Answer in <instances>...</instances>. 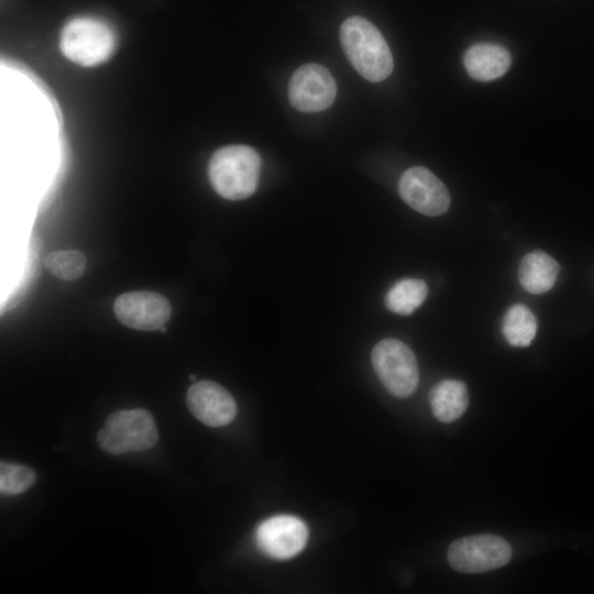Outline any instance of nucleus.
Wrapping results in <instances>:
<instances>
[{
    "instance_id": "423d86ee",
    "label": "nucleus",
    "mask_w": 594,
    "mask_h": 594,
    "mask_svg": "<svg viewBox=\"0 0 594 594\" xmlns=\"http://www.w3.org/2000/svg\"><path fill=\"white\" fill-rule=\"evenodd\" d=\"M512 553V547L502 537L476 535L453 541L447 557L451 568L459 572L481 573L504 566Z\"/></svg>"
},
{
    "instance_id": "f3484780",
    "label": "nucleus",
    "mask_w": 594,
    "mask_h": 594,
    "mask_svg": "<svg viewBox=\"0 0 594 594\" xmlns=\"http://www.w3.org/2000/svg\"><path fill=\"white\" fill-rule=\"evenodd\" d=\"M44 266L52 275L73 280L82 275L86 268V257L79 251H57L46 255Z\"/></svg>"
},
{
    "instance_id": "ddd939ff",
    "label": "nucleus",
    "mask_w": 594,
    "mask_h": 594,
    "mask_svg": "<svg viewBox=\"0 0 594 594\" xmlns=\"http://www.w3.org/2000/svg\"><path fill=\"white\" fill-rule=\"evenodd\" d=\"M558 262L541 250L526 254L518 267V280L522 288L534 295L550 290L557 280Z\"/></svg>"
},
{
    "instance_id": "39448f33",
    "label": "nucleus",
    "mask_w": 594,
    "mask_h": 594,
    "mask_svg": "<svg viewBox=\"0 0 594 594\" xmlns=\"http://www.w3.org/2000/svg\"><path fill=\"white\" fill-rule=\"evenodd\" d=\"M371 359L380 381L393 396L406 398L416 391L418 363L407 344L393 338L381 340L373 348Z\"/></svg>"
},
{
    "instance_id": "a211bd4d",
    "label": "nucleus",
    "mask_w": 594,
    "mask_h": 594,
    "mask_svg": "<svg viewBox=\"0 0 594 594\" xmlns=\"http://www.w3.org/2000/svg\"><path fill=\"white\" fill-rule=\"evenodd\" d=\"M35 472L23 464L1 461L0 463V492L12 496L28 491L35 482Z\"/></svg>"
},
{
    "instance_id": "f03ea898",
    "label": "nucleus",
    "mask_w": 594,
    "mask_h": 594,
    "mask_svg": "<svg viewBox=\"0 0 594 594\" xmlns=\"http://www.w3.org/2000/svg\"><path fill=\"white\" fill-rule=\"evenodd\" d=\"M261 173V157L248 145L219 148L208 164V177L218 195L228 200L252 196Z\"/></svg>"
},
{
    "instance_id": "2eb2a0df",
    "label": "nucleus",
    "mask_w": 594,
    "mask_h": 594,
    "mask_svg": "<svg viewBox=\"0 0 594 594\" xmlns=\"http://www.w3.org/2000/svg\"><path fill=\"white\" fill-rule=\"evenodd\" d=\"M538 323L532 311L522 304L507 309L502 321L506 341L517 348L528 346L537 334Z\"/></svg>"
},
{
    "instance_id": "9d476101",
    "label": "nucleus",
    "mask_w": 594,
    "mask_h": 594,
    "mask_svg": "<svg viewBox=\"0 0 594 594\" xmlns=\"http://www.w3.org/2000/svg\"><path fill=\"white\" fill-rule=\"evenodd\" d=\"M113 311L121 323L142 331L160 330L172 315L164 296L145 290L120 295L113 302Z\"/></svg>"
},
{
    "instance_id": "4468645a",
    "label": "nucleus",
    "mask_w": 594,
    "mask_h": 594,
    "mask_svg": "<svg viewBox=\"0 0 594 594\" xmlns=\"http://www.w3.org/2000/svg\"><path fill=\"white\" fill-rule=\"evenodd\" d=\"M429 403L433 416L439 421L452 422L459 419L468 409L469 393L466 385L459 380H442L431 388Z\"/></svg>"
},
{
    "instance_id": "f257e3e1",
    "label": "nucleus",
    "mask_w": 594,
    "mask_h": 594,
    "mask_svg": "<svg viewBox=\"0 0 594 594\" xmlns=\"http://www.w3.org/2000/svg\"><path fill=\"white\" fill-rule=\"evenodd\" d=\"M340 42L349 62L369 81L378 82L392 74L394 61L389 46L369 20L358 15L344 20Z\"/></svg>"
},
{
    "instance_id": "6e6552de",
    "label": "nucleus",
    "mask_w": 594,
    "mask_h": 594,
    "mask_svg": "<svg viewBox=\"0 0 594 594\" xmlns=\"http://www.w3.org/2000/svg\"><path fill=\"white\" fill-rule=\"evenodd\" d=\"M308 536V527L300 518L276 515L258 525L255 540L258 549L268 558L288 560L304 550Z\"/></svg>"
},
{
    "instance_id": "1a4fd4ad",
    "label": "nucleus",
    "mask_w": 594,
    "mask_h": 594,
    "mask_svg": "<svg viewBox=\"0 0 594 594\" xmlns=\"http://www.w3.org/2000/svg\"><path fill=\"white\" fill-rule=\"evenodd\" d=\"M398 193L409 207L426 216H440L450 207L447 187L424 166H414L404 172L398 182Z\"/></svg>"
},
{
    "instance_id": "0eeeda50",
    "label": "nucleus",
    "mask_w": 594,
    "mask_h": 594,
    "mask_svg": "<svg viewBox=\"0 0 594 594\" xmlns=\"http://www.w3.org/2000/svg\"><path fill=\"white\" fill-rule=\"evenodd\" d=\"M337 95V84L330 72L319 64H305L292 75L288 84L290 105L302 112L329 108Z\"/></svg>"
},
{
    "instance_id": "aec40b11",
    "label": "nucleus",
    "mask_w": 594,
    "mask_h": 594,
    "mask_svg": "<svg viewBox=\"0 0 594 594\" xmlns=\"http://www.w3.org/2000/svg\"><path fill=\"white\" fill-rule=\"evenodd\" d=\"M160 330H161L162 332H165V331H166V328L163 326Z\"/></svg>"
},
{
    "instance_id": "20e7f679",
    "label": "nucleus",
    "mask_w": 594,
    "mask_h": 594,
    "mask_svg": "<svg viewBox=\"0 0 594 594\" xmlns=\"http://www.w3.org/2000/svg\"><path fill=\"white\" fill-rule=\"evenodd\" d=\"M97 440L99 447L111 454L139 452L156 444L158 431L147 410H117L108 416Z\"/></svg>"
},
{
    "instance_id": "f8f14e48",
    "label": "nucleus",
    "mask_w": 594,
    "mask_h": 594,
    "mask_svg": "<svg viewBox=\"0 0 594 594\" xmlns=\"http://www.w3.org/2000/svg\"><path fill=\"white\" fill-rule=\"evenodd\" d=\"M510 63L508 51L497 44L479 43L471 46L464 55L466 72L479 81H490L503 76Z\"/></svg>"
},
{
    "instance_id": "7ed1b4c3",
    "label": "nucleus",
    "mask_w": 594,
    "mask_h": 594,
    "mask_svg": "<svg viewBox=\"0 0 594 594\" xmlns=\"http://www.w3.org/2000/svg\"><path fill=\"white\" fill-rule=\"evenodd\" d=\"M113 31L94 18H76L63 28L59 48L73 63L94 67L107 62L116 51Z\"/></svg>"
},
{
    "instance_id": "9b49d317",
    "label": "nucleus",
    "mask_w": 594,
    "mask_h": 594,
    "mask_svg": "<svg viewBox=\"0 0 594 594\" xmlns=\"http://www.w3.org/2000/svg\"><path fill=\"white\" fill-rule=\"evenodd\" d=\"M186 403L189 411L209 427L229 425L237 415L232 395L212 381L194 383L187 391Z\"/></svg>"
},
{
    "instance_id": "6ab92c4d",
    "label": "nucleus",
    "mask_w": 594,
    "mask_h": 594,
    "mask_svg": "<svg viewBox=\"0 0 594 594\" xmlns=\"http://www.w3.org/2000/svg\"><path fill=\"white\" fill-rule=\"evenodd\" d=\"M189 378H190L191 381H195L196 377H195L194 374H191V375L189 376Z\"/></svg>"
},
{
    "instance_id": "dca6fc26",
    "label": "nucleus",
    "mask_w": 594,
    "mask_h": 594,
    "mask_svg": "<svg viewBox=\"0 0 594 594\" xmlns=\"http://www.w3.org/2000/svg\"><path fill=\"white\" fill-rule=\"evenodd\" d=\"M428 295V286L419 278H403L385 295V307L397 315L407 316L417 309Z\"/></svg>"
}]
</instances>
